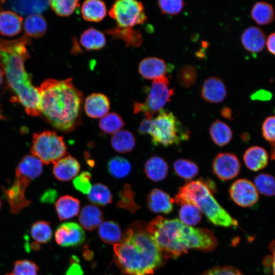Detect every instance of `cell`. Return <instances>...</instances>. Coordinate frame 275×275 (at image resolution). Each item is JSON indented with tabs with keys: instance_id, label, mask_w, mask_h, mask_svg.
I'll use <instances>...</instances> for the list:
<instances>
[{
	"instance_id": "1",
	"label": "cell",
	"mask_w": 275,
	"mask_h": 275,
	"mask_svg": "<svg viewBox=\"0 0 275 275\" xmlns=\"http://www.w3.org/2000/svg\"><path fill=\"white\" fill-rule=\"evenodd\" d=\"M146 229L163 258L177 257L191 249L210 251L217 245L210 230L186 225L178 219L159 216L146 225Z\"/></svg>"
},
{
	"instance_id": "2",
	"label": "cell",
	"mask_w": 275,
	"mask_h": 275,
	"mask_svg": "<svg viewBox=\"0 0 275 275\" xmlns=\"http://www.w3.org/2000/svg\"><path fill=\"white\" fill-rule=\"evenodd\" d=\"M114 260L128 275H150L162 263V254L142 221L131 224L121 241L114 245Z\"/></svg>"
},
{
	"instance_id": "3",
	"label": "cell",
	"mask_w": 275,
	"mask_h": 275,
	"mask_svg": "<svg viewBox=\"0 0 275 275\" xmlns=\"http://www.w3.org/2000/svg\"><path fill=\"white\" fill-rule=\"evenodd\" d=\"M38 89L41 114L53 127L69 132L80 124L82 94L74 86L72 78L47 79Z\"/></svg>"
},
{
	"instance_id": "4",
	"label": "cell",
	"mask_w": 275,
	"mask_h": 275,
	"mask_svg": "<svg viewBox=\"0 0 275 275\" xmlns=\"http://www.w3.org/2000/svg\"><path fill=\"white\" fill-rule=\"evenodd\" d=\"M26 41L24 37L13 41H0V65L17 100L29 115L37 117L41 114V98L24 68V61L29 57Z\"/></svg>"
},
{
	"instance_id": "5",
	"label": "cell",
	"mask_w": 275,
	"mask_h": 275,
	"mask_svg": "<svg viewBox=\"0 0 275 275\" xmlns=\"http://www.w3.org/2000/svg\"><path fill=\"white\" fill-rule=\"evenodd\" d=\"M174 201L180 206L185 203L194 205L215 225L229 227L238 225L213 197L204 179L188 182L180 187Z\"/></svg>"
},
{
	"instance_id": "6",
	"label": "cell",
	"mask_w": 275,
	"mask_h": 275,
	"mask_svg": "<svg viewBox=\"0 0 275 275\" xmlns=\"http://www.w3.org/2000/svg\"><path fill=\"white\" fill-rule=\"evenodd\" d=\"M42 170V162L33 155L25 156L18 163L13 184L3 189L12 213L18 214L30 205L31 201L25 196L26 188L41 174Z\"/></svg>"
},
{
	"instance_id": "7",
	"label": "cell",
	"mask_w": 275,
	"mask_h": 275,
	"mask_svg": "<svg viewBox=\"0 0 275 275\" xmlns=\"http://www.w3.org/2000/svg\"><path fill=\"white\" fill-rule=\"evenodd\" d=\"M148 134L154 146L169 147L187 140L189 131L172 112L161 109L157 117L150 120Z\"/></svg>"
},
{
	"instance_id": "8",
	"label": "cell",
	"mask_w": 275,
	"mask_h": 275,
	"mask_svg": "<svg viewBox=\"0 0 275 275\" xmlns=\"http://www.w3.org/2000/svg\"><path fill=\"white\" fill-rule=\"evenodd\" d=\"M32 155L42 163H54L67 153L66 143L62 136L48 130L34 133L31 149Z\"/></svg>"
},
{
	"instance_id": "9",
	"label": "cell",
	"mask_w": 275,
	"mask_h": 275,
	"mask_svg": "<svg viewBox=\"0 0 275 275\" xmlns=\"http://www.w3.org/2000/svg\"><path fill=\"white\" fill-rule=\"evenodd\" d=\"M169 85V80L166 76L153 79L146 100L143 102L134 103L133 113H143L146 118L151 119L155 114L162 109L167 102L171 101L174 90L170 88Z\"/></svg>"
},
{
	"instance_id": "10",
	"label": "cell",
	"mask_w": 275,
	"mask_h": 275,
	"mask_svg": "<svg viewBox=\"0 0 275 275\" xmlns=\"http://www.w3.org/2000/svg\"><path fill=\"white\" fill-rule=\"evenodd\" d=\"M109 15L120 28H132L145 23L147 17L143 4L134 0H119L115 2Z\"/></svg>"
},
{
	"instance_id": "11",
	"label": "cell",
	"mask_w": 275,
	"mask_h": 275,
	"mask_svg": "<svg viewBox=\"0 0 275 275\" xmlns=\"http://www.w3.org/2000/svg\"><path fill=\"white\" fill-rule=\"evenodd\" d=\"M231 199L243 207H251L258 201V192L251 181L246 179H239L234 181L229 189Z\"/></svg>"
},
{
	"instance_id": "12",
	"label": "cell",
	"mask_w": 275,
	"mask_h": 275,
	"mask_svg": "<svg viewBox=\"0 0 275 275\" xmlns=\"http://www.w3.org/2000/svg\"><path fill=\"white\" fill-rule=\"evenodd\" d=\"M241 164L237 157L229 152L218 154L212 162L213 173L221 180L228 181L239 173Z\"/></svg>"
},
{
	"instance_id": "13",
	"label": "cell",
	"mask_w": 275,
	"mask_h": 275,
	"mask_svg": "<svg viewBox=\"0 0 275 275\" xmlns=\"http://www.w3.org/2000/svg\"><path fill=\"white\" fill-rule=\"evenodd\" d=\"M56 242L62 247L75 246L85 240V233L82 228L75 222H66L60 225L56 230Z\"/></svg>"
},
{
	"instance_id": "14",
	"label": "cell",
	"mask_w": 275,
	"mask_h": 275,
	"mask_svg": "<svg viewBox=\"0 0 275 275\" xmlns=\"http://www.w3.org/2000/svg\"><path fill=\"white\" fill-rule=\"evenodd\" d=\"M225 85L221 78L216 76L207 78L201 89V97L210 103H219L226 97Z\"/></svg>"
},
{
	"instance_id": "15",
	"label": "cell",
	"mask_w": 275,
	"mask_h": 275,
	"mask_svg": "<svg viewBox=\"0 0 275 275\" xmlns=\"http://www.w3.org/2000/svg\"><path fill=\"white\" fill-rule=\"evenodd\" d=\"M80 168L78 161L74 157L68 155L54 163L52 171L58 180L68 181L77 176Z\"/></svg>"
},
{
	"instance_id": "16",
	"label": "cell",
	"mask_w": 275,
	"mask_h": 275,
	"mask_svg": "<svg viewBox=\"0 0 275 275\" xmlns=\"http://www.w3.org/2000/svg\"><path fill=\"white\" fill-rule=\"evenodd\" d=\"M110 108L108 97L101 93H93L88 96L84 103V110L91 118H102L107 114Z\"/></svg>"
},
{
	"instance_id": "17",
	"label": "cell",
	"mask_w": 275,
	"mask_h": 275,
	"mask_svg": "<svg viewBox=\"0 0 275 275\" xmlns=\"http://www.w3.org/2000/svg\"><path fill=\"white\" fill-rule=\"evenodd\" d=\"M138 69L141 76L147 79L165 76L168 72V67L164 61L156 57L143 59L139 63Z\"/></svg>"
},
{
	"instance_id": "18",
	"label": "cell",
	"mask_w": 275,
	"mask_h": 275,
	"mask_svg": "<svg viewBox=\"0 0 275 275\" xmlns=\"http://www.w3.org/2000/svg\"><path fill=\"white\" fill-rule=\"evenodd\" d=\"M174 200L163 190L155 188L147 196V205L154 213L168 214L173 209Z\"/></svg>"
},
{
	"instance_id": "19",
	"label": "cell",
	"mask_w": 275,
	"mask_h": 275,
	"mask_svg": "<svg viewBox=\"0 0 275 275\" xmlns=\"http://www.w3.org/2000/svg\"><path fill=\"white\" fill-rule=\"evenodd\" d=\"M241 40L244 48L254 53L262 50L266 43L264 34L256 26H250L245 30L241 35Z\"/></svg>"
},
{
	"instance_id": "20",
	"label": "cell",
	"mask_w": 275,
	"mask_h": 275,
	"mask_svg": "<svg viewBox=\"0 0 275 275\" xmlns=\"http://www.w3.org/2000/svg\"><path fill=\"white\" fill-rule=\"evenodd\" d=\"M243 160L246 167L253 171H258L264 168L269 159L268 154L263 148L253 146L244 153Z\"/></svg>"
},
{
	"instance_id": "21",
	"label": "cell",
	"mask_w": 275,
	"mask_h": 275,
	"mask_svg": "<svg viewBox=\"0 0 275 275\" xmlns=\"http://www.w3.org/2000/svg\"><path fill=\"white\" fill-rule=\"evenodd\" d=\"M55 208L61 221L67 220L78 214L80 202L78 199L71 196L64 195L57 200Z\"/></svg>"
},
{
	"instance_id": "22",
	"label": "cell",
	"mask_w": 275,
	"mask_h": 275,
	"mask_svg": "<svg viewBox=\"0 0 275 275\" xmlns=\"http://www.w3.org/2000/svg\"><path fill=\"white\" fill-rule=\"evenodd\" d=\"M7 6L22 15L39 14L46 11L49 5L48 1H12Z\"/></svg>"
},
{
	"instance_id": "23",
	"label": "cell",
	"mask_w": 275,
	"mask_h": 275,
	"mask_svg": "<svg viewBox=\"0 0 275 275\" xmlns=\"http://www.w3.org/2000/svg\"><path fill=\"white\" fill-rule=\"evenodd\" d=\"M22 18L10 11H0V33L5 36L18 34L22 28Z\"/></svg>"
},
{
	"instance_id": "24",
	"label": "cell",
	"mask_w": 275,
	"mask_h": 275,
	"mask_svg": "<svg viewBox=\"0 0 275 275\" xmlns=\"http://www.w3.org/2000/svg\"><path fill=\"white\" fill-rule=\"evenodd\" d=\"M103 219V212L97 206L92 205L84 206L78 217L81 227L90 231L99 227Z\"/></svg>"
},
{
	"instance_id": "25",
	"label": "cell",
	"mask_w": 275,
	"mask_h": 275,
	"mask_svg": "<svg viewBox=\"0 0 275 275\" xmlns=\"http://www.w3.org/2000/svg\"><path fill=\"white\" fill-rule=\"evenodd\" d=\"M168 169L167 162L163 158L156 156L149 158L144 166L146 175L154 182L163 180L167 175Z\"/></svg>"
},
{
	"instance_id": "26",
	"label": "cell",
	"mask_w": 275,
	"mask_h": 275,
	"mask_svg": "<svg viewBox=\"0 0 275 275\" xmlns=\"http://www.w3.org/2000/svg\"><path fill=\"white\" fill-rule=\"evenodd\" d=\"M82 18L90 22H99L102 20L106 14L105 3L99 0L85 1L81 7Z\"/></svg>"
},
{
	"instance_id": "27",
	"label": "cell",
	"mask_w": 275,
	"mask_h": 275,
	"mask_svg": "<svg viewBox=\"0 0 275 275\" xmlns=\"http://www.w3.org/2000/svg\"><path fill=\"white\" fill-rule=\"evenodd\" d=\"M98 233L103 241L114 245L119 243L123 236L119 225L112 221L102 222L99 226Z\"/></svg>"
},
{
	"instance_id": "28",
	"label": "cell",
	"mask_w": 275,
	"mask_h": 275,
	"mask_svg": "<svg viewBox=\"0 0 275 275\" xmlns=\"http://www.w3.org/2000/svg\"><path fill=\"white\" fill-rule=\"evenodd\" d=\"M80 42L88 50H98L105 46L106 39L103 33L94 28H90L81 35Z\"/></svg>"
},
{
	"instance_id": "29",
	"label": "cell",
	"mask_w": 275,
	"mask_h": 275,
	"mask_svg": "<svg viewBox=\"0 0 275 275\" xmlns=\"http://www.w3.org/2000/svg\"><path fill=\"white\" fill-rule=\"evenodd\" d=\"M111 144L117 152L126 153L131 151L135 145V138L133 133L127 130H120L114 134Z\"/></svg>"
},
{
	"instance_id": "30",
	"label": "cell",
	"mask_w": 275,
	"mask_h": 275,
	"mask_svg": "<svg viewBox=\"0 0 275 275\" xmlns=\"http://www.w3.org/2000/svg\"><path fill=\"white\" fill-rule=\"evenodd\" d=\"M106 33L114 38L120 39L126 42L127 46L138 47L143 42L141 33L131 28H117L106 31Z\"/></svg>"
},
{
	"instance_id": "31",
	"label": "cell",
	"mask_w": 275,
	"mask_h": 275,
	"mask_svg": "<svg viewBox=\"0 0 275 275\" xmlns=\"http://www.w3.org/2000/svg\"><path fill=\"white\" fill-rule=\"evenodd\" d=\"M209 132L213 142L221 147L228 144L232 138V131L230 127L226 123L218 120L212 123Z\"/></svg>"
},
{
	"instance_id": "32",
	"label": "cell",
	"mask_w": 275,
	"mask_h": 275,
	"mask_svg": "<svg viewBox=\"0 0 275 275\" xmlns=\"http://www.w3.org/2000/svg\"><path fill=\"white\" fill-rule=\"evenodd\" d=\"M89 201L92 204L100 206H104L112 203V194L105 185L97 183L92 185L87 194Z\"/></svg>"
},
{
	"instance_id": "33",
	"label": "cell",
	"mask_w": 275,
	"mask_h": 275,
	"mask_svg": "<svg viewBox=\"0 0 275 275\" xmlns=\"http://www.w3.org/2000/svg\"><path fill=\"white\" fill-rule=\"evenodd\" d=\"M24 29L29 36L39 38L45 33L47 24L43 16L39 14H33L25 19Z\"/></svg>"
},
{
	"instance_id": "34",
	"label": "cell",
	"mask_w": 275,
	"mask_h": 275,
	"mask_svg": "<svg viewBox=\"0 0 275 275\" xmlns=\"http://www.w3.org/2000/svg\"><path fill=\"white\" fill-rule=\"evenodd\" d=\"M106 167L109 174L117 179H122L127 176L132 168L130 162L121 156H115L109 159Z\"/></svg>"
},
{
	"instance_id": "35",
	"label": "cell",
	"mask_w": 275,
	"mask_h": 275,
	"mask_svg": "<svg viewBox=\"0 0 275 275\" xmlns=\"http://www.w3.org/2000/svg\"><path fill=\"white\" fill-rule=\"evenodd\" d=\"M118 196L119 199L116 204L118 208L127 210L131 213H134L140 208L135 202V193L129 184L124 185Z\"/></svg>"
},
{
	"instance_id": "36",
	"label": "cell",
	"mask_w": 275,
	"mask_h": 275,
	"mask_svg": "<svg viewBox=\"0 0 275 275\" xmlns=\"http://www.w3.org/2000/svg\"><path fill=\"white\" fill-rule=\"evenodd\" d=\"M30 234L37 242L46 243L50 241L52 231L50 224L46 221H39L33 223L30 229Z\"/></svg>"
},
{
	"instance_id": "37",
	"label": "cell",
	"mask_w": 275,
	"mask_h": 275,
	"mask_svg": "<svg viewBox=\"0 0 275 275\" xmlns=\"http://www.w3.org/2000/svg\"><path fill=\"white\" fill-rule=\"evenodd\" d=\"M122 117L116 113H111L101 118L99 122L100 129L108 134H115L125 125Z\"/></svg>"
},
{
	"instance_id": "38",
	"label": "cell",
	"mask_w": 275,
	"mask_h": 275,
	"mask_svg": "<svg viewBox=\"0 0 275 275\" xmlns=\"http://www.w3.org/2000/svg\"><path fill=\"white\" fill-rule=\"evenodd\" d=\"M251 16L256 23L264 25L268 24L272 21L274 12L270 4L259 2L253 6L251 11Z\"/></svg>"
},
{
	"instance_id": "39",
	"label": "cell",
	"mask_w": 275,
	"mask_h": 275,
	"mask_svg": "<svg viewBox=\"0 0 275 275\" xmlns=\"http://www.w3.org/2000/svg\"><path fill=\"white\" fill-rule=\"evenodd\" d=\"M175 173L181 178L190 180L199 172L198 166L194 162L185 159H178L173 164Z\"/></svg>"
},
{
	"instance_id": "40",
	"label": "cell",
	"mask_w": 275,
	"mask_h": 275,
	"mask_svg": "<svg viewBox=\"0 0 275 275\" xmlns=\"http://www.w3.org/2000/svg\"><path fill=\"white\" fill-rule=\"evenodd\" d=\"M180 221L184 224L191 226L198 224L201 219V211L191 203H185L181 205L179 211Z\"/></svg>"
},
{
	"instance_id": "41",
	"label": "cell",
	"mask_w": 275,
	"mask_h": 275,
	"mask_svg": "<svg viewBox=\"0 0 275 275\" xmlns=\"http://www.w3.org/2000/svg\"><path fill=\"white\" fill-rule=\"evenodd\" d=\"M254 185L261 194L266 196L275 195V178L266 173H260L254 179Z\"/></svg>"
},
{
	"instance_id": "42",
	"label": "cell",
	"mask_w": 275,
	"mask_h": 275,
	"mask_svg": "<svg viewBox=\"0 0 275 275\" xmlns=\"http://www.w3.org/2000/svg\"><path fill=\"white\" fill-rule=\"evenodd\" d=\"M39 267L32 260L21 259L13 264L12 271L5 275H39Z\"/></svg>"
},
{
	"instance_id": "43",
	"label": "cell",
	"mask_w": 275,
	"mask_h": 275,
	"mask_svg": "<svg viewBox=\"0 0 275 275\" xmlns=\"http://www.w3.org/2000/svg\"><path fill=\"white\" fill-rule=\"evenodd\" d=\"M53 11L60 16H69L79 6V2L76 0H53L49 1Z\"/></svg>"
},
{
	"instance_id": "44",
	"label": "cell",
	"mask_w": 275,
	"mask_h": 275,
	"mask_svg": "<svg viewBox=\"0 0 275 275\" xmlns=\"http://www.w3.org/2000/svg\"><path fill=\"white\" fill-rule=\"evenodd\" d=\"M197 76L196 67L192 65H186L179 69L177 74V79L181 86L189 88L195 83Z\"/></svg>"
},
{
	"instance_id": "45",
	"label": "cell",
	"mask_w": 275,
	"mask_h": 275,
	"mask_svg": "<svg viewBox=\"0 0 275 275\" xmlns=\"http://www.w3.org/2000/svg\"><path fill=\"white\" fill-rule=\"evenodd\" d=\"M91 181V173L88 171H83L74 178L73 184L76 190L87 195L92 186Z\"/></svg>"
},
{
	"instance_id": "46",
	"label": "cell",
	"mask_w": 275,
	"mask_h": 275,
	"mask_svg": "<svg viewBox=\"0 0 275 275\" xmlns=\"http://www.w3.org/2000/svg\"><path fill=\"white\" fill-rule=\"evenodd\" d=\"M184 4V2L181 0L158 1V5L162 13L173 15L179 14Z\"/></svg>"
},
{
	"instance_id": "47",
	"label": "cell",
	"mask_w": 275,
	"mask_h": 275,
	"mask_svg": "<svg viewBox=\"0 0 275 275\" xmlns=\"http://www.w3.org/2000/svg\"><path fill=\"white\" fill-rule=\"evenodd\" d=\"M262 133L266 140L272 144L275 143V116L268 117L264 120Z\"/></svg>"
},
{
	"instance_id": "48",
	"label": "cell",
	"mask_w": 275,
	"mask_h": 275,
	"mask_svg": "<svg viewBox=\"0 0 275 275\" xmlns=\"http://www.w3.org/2000/svg\"><path fill=\"white\" fill-rule=\"evenodd\" d=\"M201 275H242V274L234 267L225 266L213 268Z\"/></svg>"
},
{
	"instance_id": "49",
	"label": "cell",
	"mask_w": 275,
	"mask_h": 275,
	"mask_svg": "<svg viewBox=\"0 0 275 275\" xmlns=\"http://www.w3.org/2000/svg\"><path fill=\"white\" fill-rule=\"evenodd\" d=\"M73 262L69 266L65 275H82L83 271L77 261L73 259Z\"/></svg>"
},
{
	"instance_id": "50",
	"label": "cell",
	"mask_w": 275,
	"mask_h": 275,
	"mask_svg": "<svg viewBox=\"0 0 275 275\" xmlns=\"http://www.w3.org/2000/svg\"><path fill=\"white\" fill-rule=\"evenodd\" d=\"M252 100H268L271 97V94L268 91L261 90L256 92L251 95Z\"/></svg>"
},
{
	"instance_id": "51",
	"label": "cell",
	"mask_w": 275,
	"mask_h": 275,
	"mask_svg": "<svg viewBox=\"0 0 275 275\" xmlns=\"http://www.w3.org/2000/svg\"><path fill=\"white\" fill-rule=\"evenodd\" d=\"M150 120L145 118L142 120L138 129V132L140 134H148L150 125Z\"/></svg>"
},
{
	"instance_id": "52",
	"label": "cell",
	"mask_w": 275,
	"mask_h": 275,
	"mask_svg": "<svg viewBox=\"0 0 275 275\" xmlns=\"http://www.w3.org/2000/svg\"><path fill=\"white\" fill-rule=\"evenodd\" d=\"M57 196V193L53 189H49L44 193L42 200L44 202L52 203Z\"/></svg>"
},
{
	"instance_id": "53",
	"label": "cell",
	"mask_w": 275,
	"mask_h": 275,
	"mask_svg": "<svg viewBox=\"0 0 275 275\" xmlns=\"http://www.w3.org/2000/svg\"><path fill=\"white\" fill-rule=\"evenodd\" d=\"M266 44L269 52L275 55V33L271 34L268 37Z\"/></svg>"
},
{
	"instance_id": "54",
	"label": "cell",
	"mask_w": 275,
	"mask_h": 275,
	"mask_svg": "<svg viewBox=\"0 0 275 275\" xmlns=\"http://www.w3.org/2000/svg\"><path fill=\"white\" fill-rule=\"evenodd\" d=\"M221 115L227 119H231L232 111L230 108L225 107L221 111Z\"/></svg>"
},
{
	"instance_id": "55",
	"label": "cell",
	"mask_w": 275,
	"mask_h": 275,
	"mask_svg": "<svg viewBox=\"0 0 275 275\" xmlns=\"http://www.w3.org/2000/svg\"><path fill=\"white\" fill-rule=\"evenodd\" d=\"M269 248L273 255V262L272 266L273 274L274 275H275V240H273L271 242V243L269 245Z\"/></svg>"
},
{
	"instance_id": "56",
	"label": "cell",
	"mask_w": 275,
	"mask_h": 275,
	"mask_svg": "<svg viewBox=\"0 0 275 275\" xmlns=\"http://www.w3.org/2000/svg\"><path fill=\"white\" fill-rule=\"evenodd\" d=\"M273 257L271 256L266 257L263 260L264 265L267 267L272 265L273 264Z\"/></svg>"
},
{
	"instance_id": "57",
	"label": "cell",
	"mask_w": 275,
	"mask_h": 275,
	"mask_svg": "<svg viewBox=\"0 0 275 275\" xmlns=\"http://www.w3.org/2000/svg\"><path fill=\"white\" fill-rule=\"evenodd\" d=\"M270 158L271 159L275 160V143L272 144L271 147Z\"/></svg>"
},
{
	"instance_id": "58",
	"label": "cell",
	"mask_w": 275,
	"mask_h": 275,
	"mask_svg": "<svg viewBox=\"0 0 275 275\" xmlns=\"http://www.w3.org/2000/svg\"><path fill=\"white\" fill-rule=\"evenodd\" d=\"M4 73V70L0 67V86L2 85L3 81Z\"/></svg>"
},
{
	"instance_id": "59",
	"label": "cell",
	"mask_w": 275,
	"mask_h": 275,
	"mask_svg": "<svg viewBox=\"0 0 275 275\" xmlns=\"http://www.w3.org/2000/svg\"><path fill=\"white\" fill-rule=\"evenodd\" d=\"M1 208H2V201L0 199V210H1Z\"/></svg>"
},
{
	"instance_id": "60",
	"label": "cell",
	"mask_w": 275,
	"mask_h": 275,
	"mask_svg": "<svg viewBox=\"0 0 275 275\" xmlns=\"http://www.w3.org/2000/svg\"><path fill=\"white\" fill-rule=\"evenodd\" d=\"M0 7H1V5H0Z\"/></svg>"
}]
</instances>
